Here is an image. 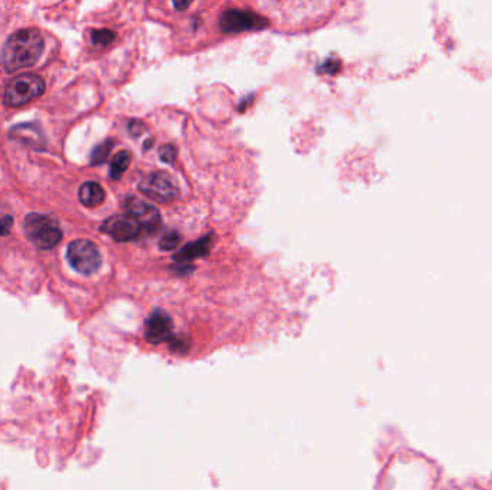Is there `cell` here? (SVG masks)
<instances>
[{
    "mask_svg": "<svg viewBox=\"0 0 492 490\" xmlns=\"http://www.w3.org/2000/svg\"><path fill=\"white\" fill-rule=\"evenodd\" d=\"M43 52V37L35 29H22L5 43L2 64L8 72L33 66Z\"/></svg>",
    "mask_w": 492,
    "mask_h": 490,
    "instance_id": "obj_1",
    "label": "cell"
},
{
    "mask_svg": "<svg viewBox=\"0 0 492 490\" xmlns=\"http://www.w3.org/2000/svg\"><path fill=\"white\" fill-rule=\"evenodd\" d=\"M26 238L39 249H52L62 239V231L58 221L45 214L30 213L25 218Z\"/></svg>",
    "mask_w": 492,
    "mask_h": 490,
    "instance_id": "obj_2",
    "label": "cell"
},
{
    "mask_svg": "<svg viewBox=\"0 0 492 490\" xmlns=\"http://www.w3.org/2000/svg\"><path fill=\"white\" fill-rule=\"evenodd\" d=\"M45 93V81L36 74H23L6 86L4 103L8 107H22Z\"/></svg>",
    "mask_w": 492,
    "mask_h": 490,
    "instance_id": "obj_3",
    "label": "cell"
},
{
    "mask_svg": "<svg viewBox=\"0 0 492 490\" xmlns=\"http://www.w3.org/2000/svg\"><path fill=\"white\" fill-rule=\"evenodd\" d=\"M67 259L74 269L82 275H93L101 266V253L91 240H74L67 250Z\"/></svg>",
    "mask_w": 492,
    "mask_h": 490,
    "instance_id": "obj_4",
    "label": "cell"
},
{
    "mask_svg": "<svg viewBox=\"0 0 492 490\" xmlns=\"http://www.w3.org/2000/svg\"><path fill=\"white\" fill-rule=\"evenodd\" d=\"M139 189L144 196L157 203H171L178 197L176 182L163 171L147 174L140 182Z\"/></svg>",
    "mask_w": 492,
    "mask_h": 490,
    "instance_id": "obj_5",
    "label": "cell"
},
{
    "mask_svg": "<svg viewBox=\"0 0 492 490\" xmlns=\"http://www.w3.org/2000/svg\"><path fill=\"white\" fill-rule=\"evenodd\" d=\"M220 28L225 33H239L244 30L263 29L268 26L266 19L251 12L241 9H229L220 16Z\"/></svg>",
    "mask_w": 492,
    "mask_h": 490,
    "instance_id": "obj_6",
    "label": "cell"
},
{
    "mask_svg": "<svg viewBox=\"0 0 492 490\" xmlns=\"http://www.w3.org/2000/svg\"><path fill=\"white\" fill-rule=\"evenodd\" d=\"M124 206L127 211L125 214L131 216L134 220H136L143 228V232L154 233L159 231L161 225V217L159 210L154 206L137 197H128Z\"/></svg>",
    "mask_w": 492,
    "mask_h": 490,
    "instance_id": "obj_7",
    "label": "cell"
},
{
    "mask_svg": "<svg viewBox=\"0 0 492 490\" xmlns=\"http://www.w3.org/2000/svg\"><path fill=\"white\" fill-rule=\"evenodd\" d=\"M101 232L111 236L115 242H131L137 239L143 228L128 214H118L107 218L101 225Z\"/></svg>",
    "mask_w": 492,
    "mask_h": 490,
    "instance_id": "obj_8",
    "label": "cell"
},
{
    "mask_svg": "<svg viewBox=\"0 0 492 490\" xmlns=\"http://www.w3.org/2000/svg\"><path fill=\"white\" fill-rule=\"evenodd\" d=\"M212 245H213V236L212 235H207L188 246H185L182 250H178L177 255H174V260L177 263H188L193 259H198V257H205L209 255L210 249H212Z\"/></svg>",
    "mask_w": 492,
    "mask_h": 490,
    "instance_id": "obj_9",
    "label": "cell"
},
{
    "mask_svg": "<svg viewBox=\"0 0 492 490\" xmlns=\"http://www.w3.org/2000/svg\"><path fill=\"white\" fill-rule=\"evenodd\" d=\"M79 200L85 207H97L105 200L104 189L96 182H86L79 187Z\"/></svg>",
    "mask_w": 492,
    "mask_h": 490,
    "instance_id": "obj_10",
    "label": "cell"
},
{
    "mask_svg": "<svg viewBox=\"0 0 492 490\" xmlns=\"http://www.w3.org/2000/svg\"><path fill=\"white\" fill-rule=\"evenodd\" d=\"M130 163H131V154L128 151L124 150V151L117 153L111 161V165H110L111 178H114V180H118V178H121V175L128 168Z\"/></svg>",
    "mask_w": 492,
    "mask_h": 490,
    "instance_id": "obj_11",
    "label": "cell"
},
{
    "mask_svg": "<svg viewBox=\"0 0 492 490\" xmlns=\"http://www.w3.org/2000/svg\"><path fill=\"white\" fill-rule=\"evenodd\" d=\"M113 146H114V141H111V140H107V141L101 143L100 146H97L91 154V164L97 165V164L105 163L111 150H113Z\"/></svg>",
    "mask_w": 492,
    "mask_h": 490,
    "instance_id": "obj_12",
    "label": "cell"
},
{
    "mask_svg": "<svg viewBox=\"0 0 492 490\" xmlns=\"http://www.w3.org/2000/svg\"><path fill=\"white\" fill-rule=\"evenodd\" d=\"M181 240H182L181 235H178L176 231H170L163 235V238L159 242V246L161 250H174L178 246V243H181Z\"/></svg>",
    "mask_w": 492,
    "mask_h": 490,
    "instance_id": "obj_13",
    "label": "cell"
},
{
    "mask_svg": "<svg viewBox=\"0 0 492 490\" xmlns=\"http://www.w3.org/2000/svg\"><path fill=\"white\" fill-rule=\"evenodd\" d=\"M91 39L93 43L96 45H103V47H107L114 39H115V32L110 30V29H98V30H93L91 32Z\"/></svg>",
    "mask_w": 492,
    "mask_h": 490,
    "instance_id": "obj_14",
    "label": "cell"
},
{
    "mask_svg": "<svg viewBox=\"0 0 492 490\" xmlns=\"http://www.w3.org/2000/svg\"><path fill=\"white\" fill-rule=\"evenodd\" d=\"M340 68H341V62H340L338 59L330 58V59H327V61L319 68V71H320L321 74H330V75H333V74H337V72L340 71Z\"/></svg>",
    "mask_w": 492,
    "mask_h": 490,
    "instance_id": "obj_15",
    "label": "cell"
},
{
    "mask_svg": "<svg viewBox=\"0 0 492 490\" xmlns=\"http://www.w3.org/2000/svg\"><path fill=\"white\" fill-rule=\"evenodd\" d=\"M176 156H177V151H176L174 146H171V144H167V146L161 147V150H160V158H161L164 163H168V164L174 163Z\"/></svg>",
    "mask_w": 492,
    "mask_h": 490,
    "instance_id": "obj_16",
    "label": "cell"
},
{
    "mask_svg": "<svg viewBox=\"0 0 492 490\" xmlns=\"http://www.w3.org/2000/svg\"><path fill=\"white\" fill-rule=\"evenodd\" d=\"M12 225H13V217L12 216L0 217V236L9 235Z\"/></svg>",
    "mask_w": 492,
    "mask_h": 490,
    "instance_id": "obj_17",
    "label": "cell"
},
{
    "mask_svg": "<svg viewBox=\"0 0 492 490\" xmlns=\"http://www.w3.org/2000/svg\"><path fill=\"white\" fill-rule=\"evenodd\" d=\"M128 129H130V132L132 134L134 137H139L140 134L144 131V125L140 121H131Z\"/></svg>",
    "mask_w": 492,
    "mask_h": 490,
    "instance_id": "obj_18",
    "label": "cell"
},
{
    "mask_svg": "<svg viewBox=\"0 0 492 490\" xmlns=\"http://www.w3.org/2000/svg\"><path fill=\"white\" fill-rule=\"evenodd\" d=\"M174 5V8L177 9V11H181V12H183L186 8H189V2H174L173 4Z\"/></svg>",
    "mask_w": 492,
    "mask_h": 490,
    "instance_id": "obj_19",
    "label": "cell"
},
{
    "mask_svg": "<svg viewBox=\"0 0 492 490\" xmlns=\"http://www.w3.org/2000/svg\"><path fill=\"white\" fill-rule=\"evenodd\" d=\"M153 144V140H149L146 144H144V147H146V150H149L150 148V146Z\"/></svg>",
    "mask_w": 492,
    "mask_h": 490,
    "instance_id": "obj_20",
    "label": "cell"
}]
</instances>
